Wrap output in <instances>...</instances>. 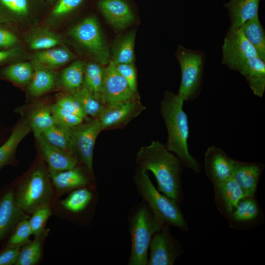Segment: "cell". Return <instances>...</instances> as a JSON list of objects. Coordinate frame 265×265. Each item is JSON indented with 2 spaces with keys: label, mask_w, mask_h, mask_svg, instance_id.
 I'll use <instances>...</instances> for the list:
<instances>
[{
  "label": "cell",
  "mask_w": 265,
  "mask_h": 265,
  "mask_svg": "<svg viewBox=\"0 0 265 265\" xmlns=\"http://www.w3.org/2000/svg\"><path fill=\"white\" fill-rule=\"evenodd\" d=\"M135 161L137 166L153 173L159 191L177 202L180 200L184 164L165 145L156 140L141 147L136 154Z\"/></svg>",
  "instance_id": "6da1fadb"
},
{
  "label": "cell",
  "mask_w": 265,
  "mask_h": 265,
  "mask_svg": "<svg viewBox=\"0 0 265 265\" xmlns=\"http://www.w3.org/2000/svg\"><path fill=\"white\" fill-rule=\"evenodd\" d=\"M184 102L178 94L166 91L164 94L160 110L167 131L165 145L185 166L198 173L201 171V165L188 150L189 130L188 117L183 109Z\"/></svg>",
  "instance_id": "7a4b0ae2"
},
{
  "label": "cell",
  "mask_w": 265,
  "mask_h": 265,
  "mask_svg": "<svg viewBox=\"0 0 265 265\" xmlns=\"http://www.w3.org/2000/svg\"><path fill=\"white\" fill-rule=\"evenodd\" d=\"M133 180L141 196L163 225L173 226L188 231V225L178 202L160 193L151 182L147 170L137 166Z\"/></svg>",
  "instance_id": "3957f363"
},
{
  "label": "cell",
  "mask_w": 265,
  "mask_h": 265,
  "mask_svg": "<svg viewBox=\"0 0 265 265\" xmlns=\"http://www.w3.org/2000/svg\"><path fill=\"white\" fill-rule=\"evenodd\" d=\"M163 226L149 207L142 206L137 210L130 223L132 250L129 265H147L148 249L153 236Z\"/></svg>",
  "instance_id": "277c9868"
},
{
  "label": "cell",
  "mask_w": 265,
  "mask_h": 265,
  "mask_svg": "<svg viewBox=\"0 0 265 265\" xmlns=\"http://www.w3.org/2000/svg\"><path fill=\"white\" fill-rule=\"evenodd\" d=\"M52 195L48 173L43 168L38 167L20 185L14 200L24 212L32 214L38 209L49 206Z\"/></svg>",
  "instance_id": "5b68a950"
},
{
  "label": "cell",
  "mask_w": 265,
  "mask_h": 265,
  "mask_svg": "<svg viewBox=\"0 0 265 265\" xmlns=\"http://www.w3.org/2000/svg\"><path fill=\"white\" fill-rule=\"evenodd\" d=\"M177 58L181 70L178 94L185 101H193L201 91L205 61L204 53L180 46L177 53Z\"/></svg>",
  "instance_id": "8992f818"
},
{
  "label": "cell",
  "mask_w": 265,
  "mask_h": 265,
  "mask_svg": "<svg viewBox=\"0 0 265 265\" xmlns=\"http://www.w3.org/2000/svg\"><path fill=\"white\" fill-rule=\"evenodd\" d=\"M102 131L99 118L90 119L70 128L71 152L90 171L96 140Z\"/></svg>",
  "instance_id": "52a82bcc"
},
{
  "label": "cell",
  "mask_w": 265,
  "mask_h": 265,
  "mask_svg": "<svg viewBox=\"0 0 265 265\" xmlns=\"http://www.w3.org/2000/svg\"><path fill=\"white\" fill-rule=\"evenodd\" d=\"M70 35L92 54L100 63H109V50L95 18L84 19L71 30Z\"/></svg>",
  "instance_id": "ba28073f"
},
{
  "label": "cell",
  "mask_w": 265,
  "mask_h": 265,
  "mask_svg": "<svg viewBox=\"0 0 265 265\" xmlns=\"http://www.w3.org/2000/svg\"><path fill=\"white\" fill-rule=\"evenodd\" d=\"M222 52V63L239 73L248 59L258 56L255 49L240 28L228 29L224 39Z\"/></svg>",
  "instance_id": "9c48e42d"
},
{
  "label": "cell",
  "mask_w": 265,
  "mask_h": 265,
  "mask_svg": "<svg viewBox=\"0 0 265 265\" xmlns=\"http://www.w3.org/2000/svg\"><path fill=\"white\" fill-rule=\"evenodd\" d=\"M136 99H137L136 93L132 90L127 81L119 73L114 62L109 61L104 68L100 101L105 106H107Z\"/></svg>",
  "instance_id": "30bf717a"
},
{
  "label": "cell",
  "mask_w": 265,
  "mask_h": 265,
  "mask_svg": "<svg viewBox=\"0 0 265 265\" xmlns=\"http://www.w3.org/2000/svg\"><path fill=\"white\" fill-rule=\"evenodd\" d=\"M149 247L148 265H172L183 252L180 242L170 233L169 226L164 225L155 234Z\"/></svg>",
  "instance_id": "8fae6325"
},
{
  "label": "cell",
  "mask_w": 265,
  "mask_h": 265,
  "mask_svg": "<svg viewBox=\"0 0 265 265\" xmlns=\"http://www.w3.org/2000/svg\"><path fill=\"white\" fill-rule=\"evenodd\" d=\"M145 109L138 99L105 106L99 117L102 129L124 127Z\"/></svg>",
  "instance_id": "7c38bea8"
},
{
  "label": "cell",
  "mask_w": 265,
  "mask_h": 265,
  "mask_svg": "<svg viewBox=\"0 0 265 265\" xmlns=\"http://www.w3.org/2000/svg\"><path fill=\"white\" fill-rule=\"evenodd\" d=\"M234 159L221 148L209 146L204 155V168L212 185L232 178Z\"/></svg>",
  "instance_id": "4fadbf2b"
},
{
  "label": "cell",
  "mask_w": 265,
  "mask_h": 265,
  "mask_svg": "<svg viewBox=\"0 0 265 265\" xmlns=\"http://www.w3.org/2000/svg\"><path fill=\"white\" fill-rule=\"evenodd\" d=\"M229 225L233 228L248 229L263 222V214L259 205L254 197L241 199L229 217Z\"/></svg>",
  "instance_id": "5bb4252c"
},
{
  "label": "cell",
  "mask_w": 265,
  "mask_h": 265,
  "mask_svg": "<svg viewBox=\"0 0 265 265\" xmlns=\"http://www.w3.org/2000/svg\"><path fill=\"white\" fill-rule=\"evenodd\" d=\"M264 165L234 159L232 178L243 191L245 196L254 197Z\"/></svg>",
  "instance_id": "9a60e30c"
},
{
  "label": "cell",
  "mask_w": 265,
  "mask_h": 265,
  "mask_svg": "<svg viewBox=\"0 0 265 265\" xmlns=\"http://www.w3.org/2000/svg\"><path fill=\"white\" fill-rule=\"evenodd\" d=\"M212 185L215 205L219 212L228 218L239 200L245 197V195L232 178Z\"/></svg>",
  "instance_id": "2e32d148"
},
{
  "label": "cell",
  "mask_w": 265,
  "mask_h": 265,
  "mask_svg": "<svg viewBox=\"0 0 265 265\" xmlns=\"http://www.w3.org/2000/svg\"><path fill=\"white\" fill-rule=\"evenodd\" d=\"M50 173L70 169L76 167L78 159L72 153L48 142L41 134L36 138Z\"/></svg>",
  "instance_id": "e0dca14e"
},
{
  "label": "cell",
  "mask_w": 265,
  "mask_h": 265,
  "mask_svg": "<svg viewBox=\"0 0 265 265\" xmlns=\"http://www.w3.org/2000/svg\"><path fill=\"white\" fill-rule=\"evenodd\" d=\"M29 218L15 204L13 192H7L0 199V240L20 221Z\"/></svg>",
  "instance_id": "ac0fdd59"
},
{
  "label": "cell",
  "mask_w": 265,
  "mask_h": 265,
  "mask_svg": "<svg viewBox=\"0 0 265 265\" xmlns=\"http://www.w3.org/2000/svg\"><path fill=\"white\" fill-rule=\"evenodd\" d=\"M99 5L106 18L116 28L126 27L133 22L132 13L123 0H101Z\"/></svg>",
  "instance_id": "d6986e66"
},
{
  "label": "cell",
  "mask_w": 265,
  "mask_h": 265,
  "mask_svg": "<svg viewBox=\"0 0 265 265\" xmlns=\"http://www.w3.org/2000/svg\"><path fill=\"white\" fill-rule=\"evenodd\" d=\"M260 0H230L225 4L231 19L229 29L238 28L245 22L258 15Z\"/></svg>",
  "instance_id": "ffe728a7"
},
{
  "label": "cell",
  "mask_w": 265,
  "mask_h": 265,
  "mask_svg": "<svg viewBox=\"0 0 265 265\" xmlns=\"http://www.w3.org/2000/svg\"><path fill=\"white\" fill-rule=\"evenodd\" d=\"M239 73L243 76L254 94L262 98L265 91V61L258 56L248 59Z\"/></svg>",
  "instance_id": "44dd1931"
},
{
  "label": "cell",
  "mask_w": 265,
  "mask_h": 265,
  "mask_svg": "<svg viewBox=\"0 0 265 265\" xmlns=\"http://www.w3.org/2000/svg\"><path fill=\"white\" fill-rule=\"evenodd\" d=\"M50 176L57 192L60 194L86 185L88 179L79 168L50 173Z\"/></svg>",
  "instance_id": "7402d4cb"
},
{
  "label": "cell",
  "mask_w": 265,
  "mask_h": 265,
  "mask_svg": "<svg viewBox=\"0 0 265 265\" xmlns=\"http://www.w3.org/2000/svg\"><path fill=\"white\" fill-rule=\"evenodd\" d=\"M32 64L34 72L28 91L32 96L38 97L53 88L55 82V75L50 68L40 64L34 59Z\"/></svg>",
  "instance_id": "603a6c76"
},
{
  "label": "cell",
  "mask_w": 265,
  "mask_h": 265,
  "mask_svg": "<svg viewBox=\"0 0 265 265\" xmlns=\"http://www.w3.org/2000/svg\"><path fill=\"white\" fill-rule=\"evenodd\" d=\"M239 28L258 56L265 61V33L258 15L245 22Z\"/></svg>",
  "instance_id": "cb8c5ba5"
},
{
  "label": "cell",
  "mask_w": 265,
  "mask_h": 265,
  "mask_svg": "<svg viewBox=\"0 0 265 265\" xmlns=\"http://www.w3.org/2000/svg\"><path fill=\"white\" fill-rule=\"evenodd\" d=\"M36 138L55 124L51 106L40 104L30 111L27 119Z\"/></svg>",
  "instance_id": "d4e9b609"
},
{
  "label": "cell",
  "mask_w": 265,
  "mask_h": 265,
  "mask_svg": "<svg viewBox=\"0 0 265 265\" xmlns=\"http://www.w3.org/2000/svg\"><path fill=\"white\" fill-rule=\"evenodd\" d=\"M75 58L68 49L64 47L52 48L39 52L34 54L33 59L49 68L64 65Z\"/></svg>",
  "instance_id": "484cf974"
},
{
  "label": "cell",
  "mask_w": 265,
  "mask_h": 265,
  "mask_svg": "<svg viewBox=\"0 0 265 265\" xmlns=\"http://www.w3.org/2000/svg\"><path fill=\"white\" fill-rule=\"evenodd\" d=\"M28 10V0H0V23L9 25L19 22Z\"/></svg>",
  "instance_id": "4316f807"
},
{
  "label": "cell",
  "mask_w": 265,
  "mask_h": 265,
  "mask_svg": "<svg viewBox=\"0 0 265 265\" xmlns=\"http://www.w3.org/2000/svg\"><path fill=\"white\" fill-rule=\"evenodd\" d=\"M31 130L27 119L16 126L8 139L0 147V167L9 160L19 143Z\"/></svg>",
  "instance_id": "83f0119b"
},
{
  "label": "cell",
  "mask_w": 265,
  "mask_h": 265,
  "mask_svg": "<svg viewBox=\"0 0 265 265\" xmlns=\"http://www.w3.org/2000/svg\"><path fill=\"white\" fill-rule=\"evenodd\" d=\"M84 72V63L81 60L74 61L62 71L60 78L61 85L65 89L75 92L83 84Z\"/></svg>",
  "instance_id": "f1b7e54d"
},
{
  "label": "cell",
  "mask_w": 265,
  "mask_h": 265,
  "mask_svg": "<svg viewBox=\"0 0 265 265\" xmlns=\"http://www.w3.org/2000/svg\"><path fill=\"white\" fill-rule=\"evenodd\" d=\"M32 63L27 62H18L5 67L1 74L5 78L20 84L29 83L33 75Z\"/></svg>",
  "instance_id": "f546056e"
},
{
  "label": "cell",
  "mask_w": 265,
  "mask_h": 265,
  "mask_svg": "<svg viewBox=\"0 0 265 265\" xmlns=\"http://www.w3.org/2000/svg\"><path fill=\"white\" fill-rule=\"evenodd\" d=\"M104 75V69L98 63H89L84 67L83 86L99 100Z\"/></svg>",
  "instance_id": "4dcf8cb0"
},
{
  "label": "cell",
  "mask_w": 265,
  "mask_h": 265,
  "mask_svg": "<svg viewBox=\"0 0 265 265\" xmlns=\"http://www.w3.org/2000/svg\"><path fill=\"white\" fill-rule=\"evenodd\" d=\"M42 135L51 144L72 153L70 128L55 123L45 131Z\"/></svg>",
  "instance_id": "1f68e13d"
},
{
  "label": "cell",
  "mask_w": 265,
  "mask_h": 265,
  "mask_svg": "<svg viewBox=\"0 0 265 265\" xmlns=\"http://www.w3.org/2000/svg\"><path fill=\"white\" fill-rule=\"evenodd\" d=\"M73 95L79 101L86 114L99 118L105 106L86 88L83 86L73 93Z\"/></svg>",
  "instance_id": "d6a6232c"
},
{
  "label": "cell",
  "mask_w": 265,
  "mask_h": 265,
  "mask_svg": "<svg viewBox=\"0 0 265 265\" xmlns=\"http://www.w3.org/2000/svg\"><path fill=\"white\" fill-rule=\"evenodd\" d=\"M92 197V194L89 190L80 187L71 192L65 199L61 201L60 204L70 212H79L87 206Z\"/></svg>",
  "instance_id": "836d02e7"
},
{
  "label": "cell",
  "mask_w": 265,
  "mask_h": 265,
  "mask_svg": "<svg viewBox=\"0 0 265 265\" xmlns=\"http://www.w3.org/2000/svg\"><path fill=\"white\" fill-rule=\"evenodd\" d=\"M135 32L128 34L119 43L113 52V61L115 65L132 63L134 60Z\"/></svg>",
  "instance_id": "e575fe53"
},
{
  "label": "cell",
  "mask_w": 265,
  "mask_h": 265,
  "mask_svg": "<svg viewBox=\"0 0 265 265\" xmlns=\"http://www.w3.org/2000/svg\"><path fill=\"white\" fill-rule=\"evenodd\" d=\"M41 237H36L20 250L16 265H34L38 262L41 256Z\"/></svg>",
  "instance_id": "d590c367"
},
{
  "label": "cell",
  "mask_w": 265,
  "mask_h": 265,
  "mask_svg": "<svg viewBox=\"0 0 265 265\" xmlns=\"http://www.w3.org/2000/svg\"><path fill=\"white\" fill-rule=\"evenodd\" d=\"M61 40L57 35L50 31L43 30L33 35L29 41V45L33 50H45L60 44Z\"/></svg>",
  "instance_id": "8d00e7d4"
},
{
  "label": "cell",
  "mask_w": 265,
  "mask_h": 265,
  "mask_svg": "<svg viewBox=\"0 0 265 265\" xmlns=\"http://www.w3.org/2000/svg\"><path fill=\"white\" fill-rule=\"evenodd\" d=\"M32 235L31 230L28 222V219L20 221L15 227L14 231L10 237L7 246H24L31 241L29 239Z\"/></svg>",
  "instance_id": "74e56055"
},
{
  "label": "cell",
  "mask_w": 265,
  "mask_h": 265,
  "mask_svg": "<svg viewBox=\"0 0 265 265\" xmlns=\"http://www.w3.org/2000/svg\"><path fill=\"white\" fill-rule=\"evenodd\" d=\"M52 214L49 206L42 207L32 213L28 219L32 235L35 237L42 236L44 232L46 222Z\"/></svg>",
  "instance_id": "f35d334b"
},
{
  "label": "cell",
  "mask_w": 265,
  "mask_h": 265,
  "mask_svg": "<svg viewBox=\"0 0 265 265\" xmlns=\"http://www.w3.org/2000/svg\"><path fill=\"white\" fill-rule=\"evenodd\" d=\"M55 123L71 128L83 122L82 118L68 112L56 104L51 106Z\"/></svg>",
  "instance_id": "ab89813d"
},
{
  "label": "cell",
  "mask_w": 265,
  "mask_h": 265,
  "mask_svg": "<svg viewBox=\"0 0 265 265\" xmlns=\"http://www.w3.org/2000/svg\"><path fill=\"white\" fill-rule=\"evenodd\" d=\"M55 104L85 121L90 119L84 112L80 104L73 95H66L60 97L57 100Z\"/></svg>",
  "instance_id": "60d3db41"
},
{
  "label": "cell",
  "mask_w": 265,
  "mask_h": 265,
  "mask_svg": "<svg viewBox=\"0 0 265 265\" xmlns=\"http://www.w3.org/2000/svg\"><path fill=\"white\" fill-rule=\"evenodd\" d=\"M119 73L127 81L132 90L136 93V74L132 63L116 65Z\"/></svg>",
  "instance_id": "b9f144b4"
},
{
  "label": "cell",
  "mask_w": 265,
  "mask_h": 265,
  "mask_svg": "<svg viewBox=\"0 0 265 265\" xmlns=\"http://www.w3.org/2000/svg\"><path fill=\"white\" fill-rule=\"evenodd\" d=\"M5 24L0 23V49L8 50L15 48L18 42L16 35Z\"/></svg>",
  "instance_id": "7bdbcfd3"
},
{
  "label": "cell",
  "mask_w": 265,
  "mask_h": 265,
  "mask_svg": "<svg viewBox=\"0 0 265 265\" xmlns=\"http://www.w3.org/2000/svg\"><path fill=\"white\" fill-rule=\"evenodd\" d=\"M83 0H59L52 12L54 17L66 14L77 7Z\"/></svg>",
  "instance_id": "ee69618b"
},
{
  "label": "cell",
  "mask_w": 265,
  "mask_h": 265,
  "mask_svg": "<svg viewBox=\"0 0 265 265\" xmlns=\"http://www.w3.org/2000/svg\"><path fill=\"white\" fill-rule=\"evenodd\" d=\"M20 248L19 246H7L6 249L0 253V265H15Z\"/></svg>",
  "instance_id": "f6af8a7d"
},
{
  "label": "cell",
  "mask_w": 265,
  "mask_h": 265,
  "mask_svg": "<svg viewBox=\"0 0 265 265\" xmlns=\"http://www.w3.org/2000/svg\"><path fill=\"white\" fill-rule=\"evenodd\" d=\"M19 52L17 49H0V63L5 62L16 57Z\"/></svg>",
  "instance_id": "bcb514c9"
}]
</instances>
